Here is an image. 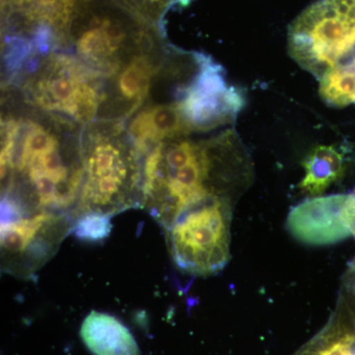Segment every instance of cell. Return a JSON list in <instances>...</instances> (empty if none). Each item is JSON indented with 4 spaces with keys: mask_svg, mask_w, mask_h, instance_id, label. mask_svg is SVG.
Returning <instances> with one entry per match:
<instances>
[{
    "mask_svg": "<svg viewBox=\"0 0 355 355\" xmlns=\"http://www.w3.org/2000/svg\"><path fill=\"white\" fill-rule=\"evenodd\" d=\"M292 355H355V272L350 268L327 323Z\"/></svg>",
    "mask_w": 355,
    "mask_h": 355,
    "instance_id": "11",
    "label": "cell"
},
{
    "mask_svg": "<svg viewBox=\"0 0 355 355\" xmlns=\"http://www.w3.org/2000/svg\"><path fill=\"white\" fill-rule=\"evenodd\" d=\"M233 205L225 200L202 203L166 229L170 254L182 272L207 277L225 268L231 257Z\"/></svg>",
    "mask_w": 355,
    "mask_h": 355,
    "instance_id": "6",
    "label": "cell"
},
{
    "mask_svg": "<svg viewBox=\"0 0 355 355\" xmlns=\"http://www.w3.org/2000/svg\"><path fill=\"white\" fill-rule=\"evenodd\" d=\"M2 97L1 219L76 212L84 125L33 109L6 91Z\"/></svg>",
    "mask_w": 355,
    "mask_h": 355,
    "instance_id": "1",
    "label": "cell"
},
{
    "mask_svg": "<svg viewBox=\"0 0 355 355\" xmlns=\"http://www.w3.org/2000/svg\"><path fill=\"white\" fill-rule=\"evenodd\" d=\"M197 71L178 89L174 100L191 132H205L231 123L243 106L241 93L229 85L223 69L211 58L198 55Z\"/></svg>",
    "mask_w": 355,
    "mask_h": 355,
    "instance_id": "9",
    "label": "cell"
},
{
    "mask_svg": "<svg viewBox=\"0 0 355 355\" xmlns=\"http://www.w3.org/2000/svg\"><path fill=\"white\" fill-rule=\"evenodd\" d=\"M2 89L33 109L86 125L99 118L106 81L71 51L51 50L4 76Z\"/></svg>",
    "mask_w": 355,
    "mask_h": 355,
    "instance_id": "4",
    "label": "cell"
},
{
    "mask_svg": "<svg viewBox=\"0 0 355 355\" xmlns=\"http://www.w3.org/2000/svg\"><path fill=\"white\" fill-rule=\"evenodd\" d=\"M292 237L310 246H327L355 237V191L307 198L286 220Z\"/></svg>",
    "mask_w": 355,
    "mask_h": 355,
    "instance_id": "10",
    "label": "cell"
},
{
    "mask_svg": "<svg viewBox=\"0 0 355 355\" xmlns=\"http://www.w3.org/2000/svg\"><path fill=\"white\" fill-rule=\"evenodd\" d=\"M80 336L93 355H140L130 331L107 313L91 311L81 324Z\"/></svg>",
    "mask_w": 355,
    "mask_h": 355,
    "instance_id": "12",
    "label": "cell"
},
{
    "mask_svg": "<svg viewBox=\"0 0 355 355\" xmlns=\"http://www.w3.org/2000/svg\"><path fill=\"white\" fill-rule=\"evenodd\" d=\"M345 156L338 147L318 146L303 161L305 176L299 184L310 197L323 195L345 174Z\"/></svg>",
    "mask_w": 355,
    "mask_h": 355,
    "instance_id": "13",
    "label": "cell"
},
{
    "mask_svg": "<svg viewBox=\"0 0 355 355\" xmlns=\"http://www.w3.org/2000/svg\"><path fill=\"white\" fill-rule=\"evenodd\" d=\"M111 217L98 214H83L74 221L76 237L86 241H99L111 232Z\"/></svg>",
    "mask_w": 355,
    "mask_h": 355,
    "instance_id": "14",
    "label": "cell"
},
{
    "mask_svg": "<svg viewBox=\"0 0 355 355\" xmlns=\"http://www.w3.org/2000/svg\"><path fill=\"white\" fill-rule=\"evenodd\" d=\"M289 53L321 78L355 50V0H318L289 30Z\"/></svg>",
    "mask_w": 355,
    "mask_h": 355,
    "instance_id": "7",
    "label": "cell"
},
{
    "mask_svg": "<svg viewBox=\"0 0 355 355\" xmlns=\"http://www.w3.org/2000/svg\"><path fill=\"white\" fill-rule=\"evenodd\" d=\"M89 7L72 24L67 50L106 83L140 53L163 46L151 23L139 18L130 22Z\"/></svg>",
    "mask_w": 355,
    "mask_h": 355,
    "instance_id": "5",
    "label": "cell"
},
{
    "mask_svg": "<svg viewBox=\"0 0 355 355\" xmlns=\"http://www.w3.org/2000/svg\"><path fill=\"white\" fill-rule=\"evenodd\" d=\"M252 175L249 156L232 133L165 140L144 154L140 205L166 230L202 203H234Z\"/></svg>",
    "mask_w": 355,
    "mask_h": 355,
    "instance_id": "2",
    "label": "cell"
},
{
    "mask_svg": "<svg viewBox=\"0 0 355 355\" xmlns=\"http://www.w3.org/2000/svg\"><path fill=\"white\" fill-rule=\"evenodd\" d=\"M83 184L76 216H114L141 202L144 155L127 121L96 120L83 130Z\"/></svg>",
    "mask_w": 355,
    "mask_h": 355,
    "instance_id": "3",
    "label": "cell"
},
{
    "mask_svg": "<svg viewBox=\"0 0 355 355\" xmlns=\"http://www.w3.org/2000/svg\"><path fill=\"white\" fill-rule=\"evenodd\" d=\"M2 268L33 277L57 253L74 223L69 214L42 211L1 220Z\"/></svg>",
    "mask_w": 355,
    "mask_h": 355,
    "instance_id": "8",
    "label": "cell"
}]
</instances>
